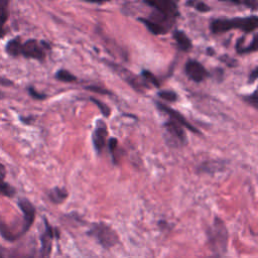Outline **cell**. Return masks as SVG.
Here are the masks:
<instances>
[{
  "mask_svg": "<svg viewBox=\"0 0 258 258\" xmlns=\"http://www.w3.org/2000/svg\"><path fill=\"white\" fill-rule=\"evenodd\" d=\"M163 128L168 139V144H171V146L172 144L174 146H182L186 144V134L179 124L172 120H168L163 124Z\"/></svg>",
  "mask_w": 258,
  "mask_h": 258,
  "instance_id": "8992f818",
  "label": "cell"
},
{
  "mask_svg": "<svg viewBox=\"0 0 258 258\" xmlns=\"http://www.w3.org/2000/svg\"><path fill=\"white\" fill-rule=\"evenodd\" d=\"M68 190L63 187L56 186L48 191V198L53 204H61L68 198Z\"/></svg>",
  "mask_w": 258,
  "mask_h": 258,
  "instance_id": "9a60e30c",
  "label": "cell"
},
{
  "mask_svg": "<svg viewBox=\"0 0 258 258\" xmlns=\"http://www.w3.org/2000/svg\"><path fill=\"white\" fill-rule=\"evenodd\" d=\"M244 100H245L248 104H250L251 106H253L255 109H257L258 101H257V94H256V92H254L252 95L244 96Z\"/></svg>",
  "mask_w": 258,
  "mask_h": 258,
  "instance_id": "4dcf8cb0",
  "label": "cell"
},
{
  "mask_svg": "<svg viewBox=\"0 0 258 258\" xmlns=\"http://www.w3.org/2000/svg\"><path fill=\"white\" fill-rule=\"evenodd\" d=\"M245 38L244 37H241L237 40L236 42V50L238 53H241V54H244V53H249V52H252V51H255L257 49V37L256 35L253 36V39H252V42L250 44H248L247 46H244V40Z\"/></svg>",
  "mask_w": 258,
  "mask_h": 258,
  "instance_id": "2e32d148",
  "label": "cell"
},
{
  "mask_svg": "<svg viewBox=\"0 0 258 258\" xmlns=\"http://www.w3.org/2000/svg\"><path fill=\"white\" fill-rule=\"evenodd\" d=\"M207 52H208V53H211V54H213V53H214V51L211 49V47H209V48H208V51H207Z\"/></svg>",
  "mask_w": 258,
  "mask_h": 258,
  "instance_id": "8d00e7d4",
  "label": "cell"
},
{
  "mask_svg": "<svg viewBox=\"0 0 258 258\" xmlns=\"http://www.w3.org/2000/svg\"><path fill=\"white\" fill-rule=\"evenodd\" d=\"M141 76H142V78H143V81H145V83H146V82H147V83H150V84H152L154 87L159 88L160 84H159L158 80L156 79V77H155L151 72H149V71H147V70H143V71L141 72Z\"/></svg>",
  "mask_w": 258,
  "mask_h": 258,
  "instance_id": "7402d4cb",
  "label": "cell"
},
{
  "mask_svg": "<svg viewBox=\"0 0 258 258\" xmlns=\"http://www.w3.org/2000/svg\"><path fill=\"white\" fill-rule=\"evenodd\" d=\"M0 195L11 198L15 195V189L7 183L1 176H0Z\"/></svg>",
  "mask_w": 258,
  "mask_h": 258,
  "instance_id": "44dd1931",
  "label": "cell"
},
{
  "mask_svg": "<svg viewBox=\"0 0 258 258\" xmlns=\"http://www.w3.org/2000/svg\"><path fill=\"white\" fill-rule=\"evenodd\" d=\"M230 3L236 4V5H246L249 8H252V9L257 8V2L256 1H230Z\"/></svg>",
  "mask_w": 258,
  "mask_h": 258,
  "instance_id": "1f68e13d",
  "label": "cell"
},
{
  "mask_svg": "<svg viewBox=\"0 0 258 258\" xmlns=\"http://www.w3.org/2000/svg\"><path fill=\"white\" fill-rule=\"evenodd\" d=\"M186 5L192 6L199 12H208L211 10V7L202 1H188L186 2Z\"/></svg>",
  "mask_w": 258,
  "mask_h": 258,
  "instance_id": "cb8c5ba5",
  "label": "cell"
},
{
  "mask_svg": "<svg viewBox=\"0 0 258 258\" xmlns=\"http://www.w3.org/2000/svg\"><path fill=\"white\" fill-rule=\"evenodd\" d=\"M29 95L33 98V99H36V100H44L46 98V95L45 94H41L39 92H37L33 87H28L27 89Z\"/></svg>",
  "mask_w": 258,
  "mask_h": 258,
  "instance_id": "f546056e",
  "label": "cell"
},
{
  "mask_svg": "<svg viewBox=\"0 0 258 258\" xmlns=\"http://www.w3.org/2000/svg\"><path fill=\"white\" fill-rule=\"evenodd\" d=\"M209 241L213 249L220 252H225L227 250L228 243V230L224 222L220 218H216L213 226L208 232Z\"/></svg>",
  "mask_w": 258,
  "mask_h": 258,
  "instance_id": "277c9868",
  "label": "cell"
},
{
  "mask_svg": "<svg viewBox=\"0 0 258 258\" xmlns=\"http://www.w3.org/2000/svg\"><path fill=\"white\" fill-rule=\"evenodd\" d=\"M6 175V169L5 166L0 162V176L3 178Z\"/></svg>",
  "mask_w": 258,
  "mask_h": 258,
  "instance_id": "e575fe53",
  "label": "cell"
},
{
  "mask_svg": "<svg viewBox=\"0 0 258 258\" xmlns=\"http://www.w3.org/2000/svg\"><path fill=\"white\" fill-rule=\"evenodd\" d=\"M3 97H4V95H3V94H2V93H1V92H0V99H2V98H3Z\"/></svg>",
  "mask_w": 258,
  "mask_h": 258,
  "instance_id": "74e56055",
  "label": "cell"
},
{
  "mask_svg": "<svg viewBox=\"0 0 258 258\" xmlns=\"http://www.w3.org/2000/svg\"><path fill=\"white\" fill-rule=\"evenodd\" d=\"M0 85H2V86H11V85H13V83H12V81H10V80H8V79H5V78H0Z\"/></svg>",
  "mask_w": 258,
  "mask_h": 258,
  "instance_id": "836d02e7",
  "label": "cell"
},
{
  "mask_svg": "<svg viewBox=\"0 0 258 258\" xmlns=\"http://www.w3.org/2000/svg\"><path fill=\"white\" fill-rule=\"evenodd\" d=\"M18 206L23 214V224H22V233H26L32 226L35 219V208L34 206L24 198L18 200Z\"/></svg>",
  "mask_w": 258,
  "mask_h": 258,
  "instance_id": "8fae6325",
  "label": "cell"
},
{
  "mask_svg": "<svg viewBox=\"0 0 258 258\" xmlns=\"http://www.w3.org/2000/svg\"><path fill=\"white\" fill-rule=\"evenodd\" d=\"M173 38L178 46V48L182 51H187L191 47V40L189 37L183 32L182 30H174L173 31Z\"/></svg>",
  "mask_w": 258,
  "mask_h": 258,
  "instance_id": "5bb4252c",
  "label": "cell"
},
{
  "mask_svg": "<svg viewBox=\"0 0 258 258\" xmlns=\"http://www.w3.org/2000/svg\"><path fill=\"white\" fill-rule=\"evenodd\" d=\"M44 225H45L44 231L40 236L39 258H49L51 249H52V241L57 233V231L53 229L45 219H44Z\"/></svg>",
  "mask_w": 258,
  "mask_h": 258,
  "instance_id": "52a82bcc",
  "label": "cell"
},
{
  "mask_svg": "<svg viewBox=\"0 0 258 258\" xmlns=\"http://www.w3.org/2000/svg\"><path fill=\"white\" fill-rule=\"evenodd\" d=\"M94 104L97 105V107L99 108V110L102 112V114L105 116V117H109L110 116V113H111V109L103 102H101L100 100L96 99V98H91L90 99Z\"/></svg>",
  "mask_w": 258,
  "mask_h": 258,
  "instance_id": "d4e9b609",
  "label": "cell"
},
{
  "mask_svg": "<svg viewBox=\"0 0 258 258\" xmlns=\"http://www.w3.org/2000/svg\"><path fill=\"white\" fill-rule=\"evenodd\" d=\"M55 78L58 81L66 82V83H73V82L77 81V77H75L73 74H71L67 70H59V71H57L56 74H55Z\"/></svg>",
  "mask_w": 258,
  "mask_h": 258,
  "instance_id": "ffe728a7",
  "label": "cell"
},
{
  "mask_svg": "<svg viewBox=\"0 0 258 258\" xmlns=\"http://www.w3.org/2000/svg\"><path fill=\"white\" fill-rule=\"evenodd\" d=\"M8 1H0V23H4L8 19Z\"/></svg>",
  "mask_w": 258,
  "mask_h": 258,
  "instance_id": "603a6c76",
  "label": "cell"
},
{
  "mask_svg": "<svg viewBox=\"0 0 258 258\" xmlns=\"http://www.w3.org/2000/svg\"><path fill=\"white\" fill-rule=\"evenodd\" d=\"M138 20L141 21L152 34L159 35L168 32L172 27L175 18L153 9L149 17H140Z\"/></svg>",
  "mask_w": 258,
  "mask_h": 258,
  "instance_id": "7a4b0ae2",
  "label": "cell"
},
{
  "mask_svg": "<svg viewBox=\"0 0 258 258\" xmlns=\"http://www.w3.org/2000/svg\"><path fill=\"white\" fill-rule=\"evenodd\" d=\"M108 146H109V150H110V153L112 155V158L114 160V163H117L116 162V155H117V149H118V140L114 137L110 138Z\"/></svg>",
  "mask_w": 258,
  "mask_h": 258,
  "instance_id": "4316f807",
  "label": "cell"
},
{
  "mask_svg": "<svg viewBox=\"0 0 258 258\" xmlns=\"http://www.w3.org/2000/svg\"><path fill=\"white\" fill-rule=\"evenodd\" d=\"M258 26V17L251 15L247 17L218 18L211 22L210 28L214 34H221L232 29H240L244 32H252Z\"/></svg>",
  "mask_w": 258,
  "mask_h": 258,
  "instance_id": "6da1fadb",
  "label": "cell"
},
{
  "mask_svg": "<svg viewBox=\"0 0 258 258\" xmlns=\"http://www.w3.org/2000/svg\"><path fill=\"white\" fill-rule=\"evenodd\" d=\"M5 34H6V30H5V28H4V25L0 23V38L3 37V36H5Z\"/></svg>",
  "mask_w": 258,
  "mask_h": 258,
  "instance_id": "d590c367",
  "label": "cell"
},
{
  "mask_svg": "<svg viewBox=\"0 0 258 258\" xmlns=\"http://www.w3.org/2000/svg\"><path fill=\"white\" fill-rule=\"evenodd\" d=\"M222 168H224V162L221 161H207L199 166V170L201 172L207 173H213Z\"/></svg>",
  "mask_w": 258,
  "mask_h": 258,
  "instance_id": "ac0fdd59",
  "label": "cell"
},
{
  "mask_svg": "<svg viewBox=\"0 0 258 258\" xmlns=\"http://www.w3.org/2000/svg\"><path fill=\"white\" fill-rule=\"evenodd\" d=\"M145 4L152 7L154 10H157L161 13L169 15L173 18H177L179 15L177 5L174 1L171 0H145Z\"/></svg>",
  "mask_w": 258,
  "mask_h": 258,
  "instance_id": "9c48e42d",
  "label": "cell"
},
{
  "mask_svg": "<svg viewBox=\"0 0 258 258\" xmlns=\"http://www.w3.org/2000/svg\"><path fill=\"white\" fill-rule=\"evenodd\" d=\"M21 45H22V42H21L20 37H15V38L10 39L6 43L5 50L11 56H18V55H20Z\"/></svg>",
  "mask_w": 258,
  "mask_h": 258,
  "instance_id": "e0dca14e",
  "label": "cell"
},
{
  "mask_svg": "<svg viewBox=\"0 0 258 258\" xmlns=\"http://www.w3.org/2000/svg\"><path fill=\"white\" fill-rule=\"evenodd\" d=\"M0 234L4 239H6L8 241H14V240L18 239L16 234L1 220H0Z\"/></svg>",
  "mask_w": 258,
  "mask_h": 258,
  "instance_id": "d6986e66",
  "label": "cell"
},
{
  "mask_svg": "<svg viewBox=\"0 0 258 258\" xmlns=\"http://www.w3.org/2000/svg\"><path fill=\"white\" fill-rule=\"evenodd\" d=\"M49 48L50 45L44 40L38 41L36 39H28L22 43L20 54L27 58H33L42 61L46 55L45 50Z\"/></svg>",
  "mask_w": 258,
  "mask_h": 258,
  "instance_id": "5b68a950",
  "label": "cell"
},
{
  "mask_svg": "<svg viewBox=\"0 0 258 258\" xmlns=\"http://www.w3.org/2000/svg\"><path fill=\"white\" fill-rule=\"evenodd\" d=\"M8 258H34L32 254L23 251H13L9 254Z\"/></svg>",
  "mask_w": 258,
  "mask_h": 258,
  "instance_id": "83f0119b",
  "label": "cell"
},
{
  "mask_svg": "<svg viewBox=\"0 0 258 258\" xmlns=\"http://www.w3.org/2000/svg\"><path fill=\"white\" fill-rule=\"evenodd\" d=\"M257 75H258V73H257V68H254L253 69V71L250 73V75H249V79H248V82L249 83H254L255 81H256V79H257Z\"/></svg>",
  "mask_w": 258,
  "mask_h": 258,
  "instance_id": "d6a6232c",
  "label": "cell"
},
{
  "mask_svg": "<svg viewBox=\"0 0 258 258\" xmlns=\"http://www.w3.org/2000/svg\"><path fill=\"white\" fill-rule=\"evenodd\" d=\"M154 103H155L156 107H157L160 111L164 112L165 114H167V115L170 117V120L176 122V123L179 124L181 127H185V129H188V130L191 131V132H195V133L200 134V131H199L195 126H192V125L185 119V117L182 116L178 111H176V110H174V109L168 107L167 105H164V104H162V103H160V102H158V101H154Z\"/></svg>",
  "mask_w": 258,
  "mask_h": 258,
  "instance_id": "ba28073f",
  "label": "cell"
},
{
  "mask_svg": "<svg viewBox=\"0 0 258 258\" xmlns=\"http://www.w3.org/2000/svg\"><path fill=\"white\" fill-rule=\"evenodd\" d=\"M107 136H108V130H107L106 124L104 123L103 120H98L96 122V127L93 132V138H92L95 150L98 154H100L103 151L106 145Z\"/></svg>",
  "mask_w": 258,
  "mask_h": 258,
  "instance_id": "7c38bea8",
  "label": "cell"
},
{
  "mask_svg": "<svg viewBox=\"0 0 258 258\" xmlns=\"http://www.w3.org/2000/svg\"><path fill=\"white\" fill-rule=\"evenodd\" d=\"M158 97L168 102H175L177 100V95L173 91H160L157 93Z\"/></svg>",
  "mask_w": 258,
  "mask_h": 258,
  "instance_id": "484cf974",
  "label": "cell"
},
{
  "mask_svg": "<svg viewBox=\"0 0 258 258\" xmlns=\"http://www.w3.org/2000/svg\"><path fill=\"white\" fill-rule=\"evenodd\" d=\"M184 71L185 75L196 83L203 82L209 76L206 68L196 59L187 60L184 66Z\"/></svg>",
  "mask_w": 258,
  "mask_h": 258,
  "instance_id": "30bf717a",
  "label": "cell"
},
{
  "mask_svg": "<svg viewBox=\"0 0 258 258\" xmlns=\"http://www.w3.org/2000/svg\"><path fill=\"white\" fill-rule=\"evenodd\" d=\"M87 90L89 91H92V92H95V93H98V94H102V95H112V93L110 91H108L107 89L105 88H102V87H99V86H88L86 87Z\"/></svg>",
  "mask_w": 258,
  "mask_h": 258,
  "instance_id": "f1b7e54d",
  "label": "cell"
},
{
  "mask_svg": "<svg viewBox=\"0 0 258 258\" xmlns=\"http://www.w3.org/2000/svg\"><path fill=\"white\" fill-rule=\"evenodd\" d=\"M108 63H109V66L117 73V74H119L120 75V77L122 78V79H124L132 88H134L135 90H137V91H139V92H141V89L143 88V87H147V85L146 84H144L143 82H141V81H139V79L136 77V76H134L130 71H128L127 69H125V68H123V67H121V66H119V64H117V63H113V62H109V61H107Z\"/></svg>",
  "mask_w": 258,
  "mask_h": 258,
  "instance_id": "4fadbf2b",
  "label": "cell"
},
{
  "mask_svg": "<svg viewBox=\"0 0 258 258\" xmlns=\"http://www.w3.org/2000/svg\"><path fill=\"white\" fill-rule=\"evenodd\" d=\"M88 234L94 237L104 248H112L119 242L117 233L105 223H95L91 226Z\"/></svg>",
  "mask_w": 258,
  "mask_h": 258,
  "instance_id": "3957f363",
  "label": "cell"
}]
</instances>
